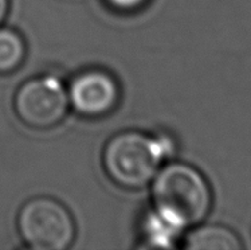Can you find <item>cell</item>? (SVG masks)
I'll return each mask as SVG.
<instances>
[{"label":"cell","instance_id":"obj_1","mask_svg":"<svg viewBox=\"0 0 251 250\" xmlns=\"http://www.w3.org/2000/svg\"><path fill=\"white\" fill-rule=\"evenodd\" d=\"M154 176L152 198L160 220L176 230L203 222L212 206V191L200 171L190 164L172 163Z\"/></svg>","mask_w":251,"mask_h":250},{"label":"cell","instance_id":"obj_2","mask_svg":"<svg viewBox=\"0 0 251 250\" xmlns=\"http://www.w3.org/2000/svg\"><path fill=\"white\" fill-rule=\"evenodd\" d=\"M164 143L136 131L113 136L103 151V167L109 178L125 189L144 187L157 174L165 156Z\"/></svg>","mask_w":251,"mask_h":250},{"label":"cell","instance_id":"obj_3","mask_svg":"<svg viewBox=\"0 0 251 250\" xmlns=\"http://www.w3.org/2000/svg\"><path fill=\"white\" fill-rule=\"evenodd\" d=\"M18 230L23 242L34 250H65L75 235L74 221L66 207L47 196L34 198L22 207Z\"/></svg>","mask_w":251,"mask_h":250},{"label":"cell","instance_id":"obj_4","mask_svg":"<svg viewBox=\"0 0 251 250\" xmlns=\"http://www.w3.org/2000/svg\"><path fill=\"white\" fill-rule=\"evenodd\" d=\"M14 107L21 121L31 128L47 129L61 123L69 108L65 87L54 77L25 82L15 94Z\"/></svg>","mask_w":251,"mask_h":250},{"label":"cell","instance_id":"obj_5","mask_svg":"<svg viewBox=\"0 0 251 250\" xmlns=\"http://www.w3.org/2000/svg\"><path fill=\"white\" fill-rule=\"evenodd\" d=\"M67 96L77 113L86 117H101L116 108L120 89L110 74L89 70L73 80Z\"/></svg>","mask_w":251,"mask_h":250},{"label":"cell","instance_id":"obj_6","mask_svg":"<svg viewBox=\"0 0 251 250\" xmlns=\"http://www.w3.org/2000/svg\"><path fill=\"white\" fill-rule=\"evenodd\" d=\"M184 246L190 250H239V237L222 225L199 226L185 238Z\"/></svg>","mask_w":251,"mask_h":250},{"label":"cell","instance_id":"obj_7","mask_svg":"<svg viewBox=\"0 0 251 250\" xmlns=\"http://www.w3.org/2000/svg\"><path fill=\"white\" fill-rule=\"evenodd\" d=\"M26 56L22 36L8 28L0 30V74L15 72Z\"/></svg>","mask_w":251,"mask_h":250},{"label":"cell","instance_id":"obj_8","mask_svg":"<svg viewBox=\"0 0 251 250\" xmlns=\"http://www.w3.org/2000/svg\"><path fill=\"white\" fill-rule=\"evenodd\" d=\"M148 0H106L110 7L121 12H133L147 4Z\"/></svg>","mask_w":251,"mask_h":250},{"label":"cell","instance_id":"obj_9","mask_svg":"<svg viewBox=\"0 0 251 250\" xmlns=\"http://www.w3.org/2000/svg\"><path fill=\"white\" fill-rule=\"evenodd\" d=\"M7 12H8V0H0V25L4 21Z\"/></svg>","mask_w":251,"mask_h":250}]
</instances>
